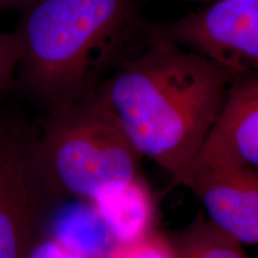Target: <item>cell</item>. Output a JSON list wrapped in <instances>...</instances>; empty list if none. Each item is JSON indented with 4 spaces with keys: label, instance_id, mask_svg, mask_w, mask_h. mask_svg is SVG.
<instances>
[{
    "label": "cell",
    "instance_id": "3957f363",
    "mask_svg": "<svg viewBox=\"0 0 258 258\" xmlns=\"http://www.w3.org/2000/svg\"><path fill=\"white\" fill-rule=\"evenodd\" d=\"M36 153L57 195L86 203L145 177L143 157L96 93L49 109Z\"/></svg>",
    "mask_w": 258,
    "mask_h": 258
},
{
    "label": "cell",
    "instance_id": "8fae6325",
    "mask_svg": "<svg viewBox=\"0 0 258 258\" xmlns=\"http://www.w3.org/2000/svg\"><path fill=\"white\" fill-rule=\"evenodd\" d=\"M18 62L19 42L16 32L0 34V97L14 82Z\"/></svg>",
    "mask_w": 258,
    "mask_h": 258
},
{
    "label": "cell",
    "instance_id": "8992f818",
    "mask_svg": "<svg viewBox=\"0 0 258 258\" xmlns=\"http://www.w3.org/2000/svg\"><path fill=\"white\" fill-rule=\"evenodd\" d=\"M179 185L191 191L206 218L243 245H258V171L237 164L192 163Z\"/></svg>",
    "mask_w": 258,
    "mask_h": 258
},
{
    "label": "cell",
    "instance_id": "52a82bcc",
    "mask_svg": "<svg viewBox=\"0 0 258 258\" xmlns=\"http://www.w3.org/2000/svg\"><path fill=\"white\" fill-rule=\"evenodd\" d=\"M209 161L258 171V72L232 79L221 114L192 163Z\"/></svg>",
    "mask_w": 258,
    "mask_h": 258
},
{
    "label": "cell",
    "instance_id": "4fadbf2b",
    "mask_svg": "<svg viewBox=\"0 0 258 258\" xmlns=\"http://www.w3.org/2000/svg\"><path fill=\"white\" fill-rule=\"evenodd\" d=\"M38 0H0V10L3 9H29Z\"/></svg>",
    "mask_w": 258,
    "mask_h": 258
},
{
    "label": "cell",
    "instance_id": "7c38bea8",
    "mask_svg": "<svg viewBox=\"0 0 258 258\" xmlns=\"http://www.w3.org/2000/svg\"><path fill=\"white\" fill-rule=\"evenodd\" d=\"M28 258H91L73 249L51 234L43 235L32 246Z\"/></svg>",
    "mask_w": 258,
    "mask_h": 258
},
{
    "label": "cell",
    "instance_id": "277c9868",
    "mask_svg": "<svg viewBox=\"0 0 258 258\" xmlns=\"http://www.w3.org/2000/svg\"><path fill=\"white\" fill-rule=\"evenodd\" d=\"M36 139L0 125V258H28L61 198L43 175Z\"/></svg>",
    "mask_w": 258,
    "mask_h": 258
},
{
    "label": "cell",
    "instance_id": "9c48e42d",
    "mask_svg": "<svg viewBox=\"0 0 258 258\" xmlns=\"http://www.w3.org/2000/svg\"><path fill=\"white\" fill-rule=\"evenodd\" d=\"M170 238L178 258H250L243 244L202 214Z\"/></svg>",
    "mask_w": 258,
    "mask_h": 258
},
{
    "label": "cell",
    "instance_id": "ba28073f",
    "mask_svg": "<svg viewBox=\"0 0 258 258\" xmlns=\"http://www.w3.org/2000/svg\"><path fill=\"white\" fill-rule=\"evenodd\" d=\"M91 205L115 244L156 231V200L145 177L103 194Z\"/></svg>",
    "mask_w": 258,
    "mask_h": 258
},
{
    "label": "cell",
    "instance_id": "6da1fadb",
    "mask_svg": "<svg viewBox=\"0 0 258 258\" xmlns=\"http://www.w3.org/2000/svg\"><path fill=\"white\" fill-rule=\"evenodd\" d=\"M232 76L154 27L96 96L140 156L179 185L217 123Z\"/></svg>",
    "mask_w": 258,
    "mask_h": 258
},
{
    "label": "cell",
    "instance_id": "30bf717a",
    "mask_svg": "<svg viewBox=\"0 0 258 258\" xmlns=\"http://www.w3.org/2000/svg\"><path fill=\"white\" fill-rule=\"evenodd\" d=\"M103 258H178L170 237L157 230L127 243H116Z\"/></svg>",
    "mask_w": 258,
    "mask_h": 258
},
{
    "label": "cell",
    "instance_id": "5b68a950",
    "mask_svg": "<svg viewBox=\"0 0 258 258\" xmlns=\"http://www.w3.org/2000/svg\"><path fill=\"white\" fill-rule=\"evenodd\" d=\"M154 29L214 61L232 78L258 72V0H215Z\"/></svg>",
    "mask_w": 258,
    "mask_h": 258
},
{
    "label": "cell",
    "instance_id": "7a4b0ae2",
    "mask_svg": "<svg viewBox=\"0 0 258 258\" xmlns=\"http://www.w3.org/2000/svg\"><path fill=\"white\" fill-rule=\"evenodd\" d=\"M133 0H38L16 30L18 82L48 108L88 98L146 40Z\"/></svg>",
    "mask_w": 258,
    "mask_h": 258
}]
</instances>
